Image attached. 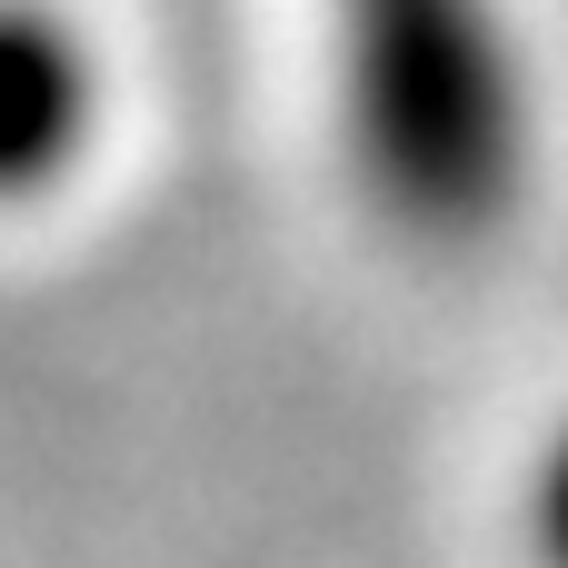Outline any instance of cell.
Segmentation results:
<instances>
[{
    "label": "cell",
    "mask_w": 568,
    "mask_h": 568,
    "mask_svg": "<svg viewBox=\"0 0 568 568\" xmlns=\"http://www.w3.org/2000/svg\"><path fill=\"white\" fill-rule=\"evenodd\" d=\"M339 150L359 200L419 250H479L519 220L539 80L509 0H329Z\"/></svg>",
    "instance_id": "6da1fadb"
},
{
    "label": "cell",
    "mask_w": 568,
    "mask_h": 568,
    "mask_svg": "<svg viewBox=\"0 0 568 568\" xmlns=\"http://www.w3.org/2000/svg\"><path fill=\"white\" fill-rule=\"evenodd\" d=\"M519 559L568 568V419L529 449V479H519Z\"/></svg>",
    "instance_id": "3957f363"
},
{
    "label": "cell",
    "mask_w": 568,
    "mask_h": 568,
    "mask_svg": "<svg viewBox=\"0 0 568 568\" xmlns=\"http://www.w3.org/2000/svg\"><path fill=\"white\" fill-rule=\"evenodd\" d=\"M100 50L50 0H0V210H40L100 150Z\"/></svg>",
    "instance_id": "7a4b0ae2"
}]
</instances>
